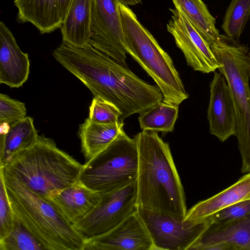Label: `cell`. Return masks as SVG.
Segmentation results:
<instances>
[{"mask_svg":"<svg viewBox=\"0 0 250 250\" xmlns=\"http://www.w3.org/2000/svg\"><path fill=\"white\" fill-rule=\"evenodd\" d=\"M43 250V246L37 239L15 219L10 232L0 240V250Z\"/></svg>","mask_w":250,"mask_h":250,"instance_id":"obj_25","label":"cell"},{"mask_svg":"<svg viewBox=\"0 0 250 250\" xmlns=\"http://www.w3.org/2000/svg\"><path fill=\"white\" fill-rule=\"evenodd\" d=\"M178 106L163 100L153 105L140 114L141 128L156 132H172L178 117Z\"/></svg>","mask_w":250,"mask_h":250,"instance_id":"obj_23","label":"cell"},{"mask_svg":"<svg viewBox=\"0 0 250 250\" xmlns=\"http://www.w3.org/2000/svg\"><path fill=\"white\" fill-rule=\"evenodd\" d=\"M134 138L138 153L137 207L185 218V194L168 143L150 130Z\"/></svg>","mask_w":250,"mask_h":250,"instance_id":"obj_2","label":"cell"},{"mask_svg":"<svg viewBox=\"0 0 250 250\" xmlns=\"http://www.w3.org/2000/svg\"><path fill=\"white\" fill-rule=\"evenodd\" d=\"M250 200V172L218 193L199 202L187 210L184 220L198 222L237 203Z\"/></svg>","mask_w":250,"mask_h":250,"instance_id":"obj_16","label":"cell"},{"mask_svg":"<svg viewBox=\"0 0 250 250\" xmlns=\"http://www.w3.org/2000/svg\"><path fill=\"white\" fill-rule=\"evenodd\" d=\"M30 62L8 27L0 22V83L11 88L21 86L27 80Z\"/></svg>","mask_w":250,"mask_h":250,"instance_id":"obj_15","label":"cell"},{"mask_svg":"<svg viewBox=\"0 0 250 250\" xmlns=\"http://www.w3.org/2000/svg\"><path fill=\"white\" fill-rule=\"evenodd\" d=\"M14 218L4 182L0 174V240L7 236L13 228Z\"/></svg>","mask_w":250,"mask_h":250,"instance_id":"obj_28","label":"cell"},{"mask_svg":"<svg viewBox=\"0 0 250 250\" xmlns=\"http://www.w3.org/2000/svg\"><path fill=\"white\" fill-rule=\"evenodd\" d=\"M92 0H72L61 27L62 42L77 47L88 43Z\"/></svg>","mask_w":250,"mask_h":250,"instance_id":"obj_20","label":"cell"},{"mask_svg":"<svg viewBox=\"0 0 250 250\" xmlns=\"http://www.w3.org/2000/svg\"><path fill=\"white\" fill-rule=\"evenodd\" d=\"M54 58L92 92L114 104L121 121L140 114L163 100L159 86L133 73L127 64L114 60L89 43L77 47L62 42L52 52Z\"/></svg>","mask_w":250,"mask_h":250,"instance_id":"obj_1","label":"cell"},{"mask_svg":"<svg viewBox=\"0 0 250 250\" xmlns=\"http://www.w3.org/2000/svg\"><path fill=\"white\" fill-rule=\"evenodd\" d=\"M100 194L96 206L72 224L86 239L109 231L137 211V180L122 188Z\"/></svg>","mask_w":250,"mask_h":250,"instance_id":"obj_9","label":"cell"},{"mask_svg":"<svg viewBox=\"0 0 250 250\" xmlns=\"http://www.w3.org/2000/svg\"><path fill=\"white\" fill-rule=\"evenodd\" d=\"M250 213V200H245L221 210L211 217L213 223L224 224L239 219Z\"/></svg>","mask_w":250,"mask_h":250,"instance_id":"obj_29","label":"cell"},{"mask_svg":"<svg viewBox=\"0 0 250 250\" xmlns=\"http://www.w3.org/2000/svg\"><path fill=\"white\" fill-rule=\"evenodd\" d=\"M249 53H250V48H249Z\"/></svg>","mask_w":250,"mask_h":250,"instance_id":"obj_32","label":"cell"},{"mask_svg":"<svg viewBox=\"0 0 250 250\" xmlns=\"http://www.w3.org/2000/svg\"><path fill=\"white\" fill-rule=\"evenodd\" d=\"M83 167L59 149L52 139L42 134L32 145L0 167V172L34 193L51 198L79 179Z\"/></svg>","mask_w":250,"mask_h":250,"instance_id":"obj_3","label":"cell"},{"mask_svg":"<svg viewBox=\"0 0 250 250\" xmlns=\"http://www.w3.org/2000/svg\"><path fill=\"white\" fill-rule=\"evenodd\" d=\"M50 199L73 224L96 206L100 200L101 194L84 185L79 179Z\"/></svg>","mask_w":250,"mask_h":250,"instance_id":"obj_17","label":"cell"},{"mask_svg":"<svg viewBox=\"0 0 250 250\" xmlns=\"http://www.w3.org/2000/svg\"><path fill=\"white\" fill-rule=\"evenodd\" d=\"M72 0H57L60 16L63 22L65 18Z\"/></svg>","mask_w":250,"mask_h":250,"instance_id":"obj_30","label":"cell"},{"mask_svg":"<svg viewBox=\"0 0 250 250\" xmlns=\"http://www.w3.org/2000/svg\"><path fill=\"white\" fill-rule=\"evenodd\" d=\"M171 19L167 30L173 37L187 63L194 70L203 73L214 72L222 66L212 52L209 44L178 9H170Z\"/></svg>","mask_w":250,"mask_h":250,"instance_id":"obj_11","label":"cell"},{"mask_svg":"<svg viewBox=\"0 0 250 250\" xmlns=\"http://www.w3.org/2000/svg\"><path fill=\"white\" fill-rule=\"evenodd\" d=\"M2 176L14 218L44 250H84L86 238L77 231L50 199L30 190L16 179Z\"/></svg>","mask_w":250,"mask_h":250,"instance_id":"obj_4","label":"cell"},{"mask_svg":"<svg viewBox=\"0 0 250 250\" xmlns=\"http://www.w3.org/2000/svg\"><path fill=\"white\" fill-rule=\"evenodd\" d=\"M17 22L32 24L41 34L51 33L62 25L57 0H14Z\"/></svg>","mask_w":250,"mask_h":250,"instance_id":"obj_18","label":"cell"},{"mask_svg":"<svg viewBox=\"0 0 250 250\" xmlns=\"http://www.w3.org/2000/svg\"><path fill=\"white\" fill-rule=\"evenodd\" d=\"M122 114L111 103L100 97H94L89 106V118L94 122L102 124H114L119 122Z\"/></svg>","mask_w":250,"mask_h":250,"instance_id":"obj_26","label":"cell"},{"mask_svg":"<svg viewBox=\"0 0 250 250\" xmlns=\"http://www.w3.org/2000/svg\"><path fill=\"white\" fill-rule=\"evenodd\" d=\"M124 125L123 121L102 124L94 122L89 117L80 125L78 135L85 161L91 160L112 144L124 132Z\"/></svg>","mask_w":250,"mask_h":250,"instance_id":"obj_19","label":"cell"},{"mask_svg":"<svg viewBox=\"0 0 250 250\" xmlns=\"http://www.w3.org/2000/svg\"><path fill=\"white\" fill-rule=\"evenodd\" d=\"M217 245L226 250H250V213L226 224L212 223L188 250H211Z\"/></svg>","mask_w":250,"mask_h":250,"instance_id":"obj_14","label":"cell"},{"mask_svg":"<svg viewBox=\"0 0 250 250\" xmlns=\"http://www.w3.org/2000/svg\"><path fill=\"white\" fill-rule=\"evenodd\" d=\"M210 98L207 112L209 132L224 142L236 135L235 105L226 78L220 72H214L210 85Z\"/></svg>","mask_w":250,"mask_h":250,"instance_id":"obj_13","label":"cell"},{"mask_svg":"<svg viewBox=\"0 0 250 250\" xmlns=\"http://www.w3.org/2000/svg\"><path fill=\"white\" fill-rule=\"evenodd\" d=\"M175 8L186 17L200 35L210 45L220 34L215 26L216 19L202 0H172Z\"/></svg>","mask_w":250,"mask_h":250,"instance_id":"obj_22","label":"cell"},{"mask_svg":"<svg viewBox=\"0 0 250 250\" xmlns=\"http://www.w3.org/2000/svg\"><path fill=\"white\" fill-rule=\"evenodd\" d=\"M119 0H92L88 43L123 64H127Z\"/></svg>","mask_w":250,"mask_h":250,"instance_id":"obj_10","label":"cell"},{"mask_svg":"<svg viewBox=\"0 0 250 250\" xmlns=\"http://www.w3.org/2000/svg\"><path fill=\"white\" fill-rule=\"evenodd\" d=\"M250 18V0H231L223 18L221 28L226 36L239 42Z\"/></svg>","mask_w":250,"mask_h":250,"instance_id":"obj_24","label":"cell"},{"mask_svg":"<svg viewBox=\"0 0 250 250\" xmlns=\"http://www.w3.org/2000/svg\"><path fill=\"white\" fill-rule=\"evenodd\" d=\"M24 103L0 94V123L10 126L26 117Z\"/></svg>","mask_w":250,"mask_h":250,"instance_id":"obj_27","label":"cell"},{"mask_svg":"<svg viewBox=\"0 0 250 250\" xmlns=\"http://www.w3.org/2000/svg\"><path fill=\"white\" fill-rule=\"evenodd\" d=\"M119 10L126 53L154 80L162 92L163 101L179 105L189 95L172 59L128 6L120 2Z\"/></svg>","mask_w":250,"mask_h":250,"instance_id":"obj_5","label":"cell"},{"mask_svg":"<svg viewBox=\"0 0 250 250\" xmlns=\"http://www.w3.org/2000/svg\"><path fill=\"white\" fill-rule=\"evenodd\" d=\"M84 250H153V245L136 211L109 231L87 238Z\"/></svg>","mask_w":250,"mask_h":250,"instance_id":"obj_12","label":"cell"},{"mask_svg":"<svg viewBox=\"0 0 250 250\" xmlns=\"http://www.w3.org/2000/svg\"><path fill=\"white\" fill-rule=\"evenodd\" d=\"M222 64L220 72L226 78L233 97L236 116V137L242 158L241 172H250V54L247 46L220 34L209 45Z\"/></svg>","mask_w":250,"mask_h":250,"instance_id":"obj_6","label":"cell"},{"mask_svg":"<svg viewBox=\"0 0 250 250\" xmlns=\"http://www.w3.org/2000/svg\"><path fill=\"white\" fill-rule=\"evenodd\" d=\"M137 212L151 237L153 250H188L212 224L211 216L198 222L137 207Z\"/></svg>","mask_w":250,"mask_h":250,"instance_id":"obj_8","label":"cell"},{"mask_svg":"<svg viewBox=\"0 0 250 250\" xmlns=\"http://www.w3.org/2000/svg\"><path fill=\"white\" fill-rule=\"evenodd\" d=\"M120 1L127 6L134 5L141 3L142 0H119Z\"/></svg>","mask_w":250,"mask_h":250,"instance_id":"obj_31","label":"cell"},{"mask_svg":"<svg viewBox=\"0 0 250 250\" xmlns=\"http://www.w3.org/2000/svg\"><path fill=\"white\" fill-rule=\"evenodd\" d=\"M138 169L136 140L124 131L104 151L85 162L79 180L88 188L102 194L137 180Z\"/></svg>","mask_w":250,"mask_h":250,"instance_id":"obj_7","label":"cell"},{"mask_svg":"<svg viewBox=\"0 0 250 250\" xmlns=\"http://www.w3.org/2000/svg\"><path fill=\"white\" fill-rule=\"evenodd\" d=\"M249 76H250V73H249Z\"/></svg>","mask_w":250,"mask_h":250,"instance_id":"obj_33","label":"cell"},{"mask_svg":"<svg viewBox=\"0 0 250 250\" xmlns=\"http://www.w3.org/2000/svg\"><path fill=\"white\" fill-rule=\"evenodd\" d=\"M39 135L33 119L26 116L11 125L0 136V167L10 162L19 152L23 150L37 140Z\"/></svg>","mask_w":250,"mask_h":250,"instance_id":"obj_21","label":"cell"}]
</instances>
